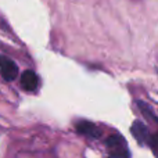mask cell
I'll list each match as a JSON object with an SVG mask.
<instances>
[{
    "label": "cell",
    "mask_w": 158,
    "mask_h": 158,
    "mask_svg": "<svg viewBox=\"0 0 158 158\" xmlns=\"http://www.w3.org/2000/svg\"><path fill=\"white\" fill-rule=\"evenodd\" d=\"M107 148H108L110 157L108 158H131V153L128 150L126 142L122 136L114 135L106 140Z\"/></svg>",
    "instance_id": "6da1fadb"
},
{
    "label": "cell",
    "mask_w": 158,
    "mask_h": 158,
    "mask_svg": "<svg viewBox=\"0 0 158 158\" xmlns=\"http://www.w3.org/2000/svg\"><path fill=\"white\" fill-rule=\"evenodd\" d=\"M131 132H132V135H133V137L142 146L148 144V146H151V147H154L156 137H154L153 135L148 132L147 126H146L143 122H140V121L133 122V125H132V128H131Z\"/></svg>",
    "instance_id": "7a4b0ae2"
},
{
    "label": "cell",
    "mask_w": 158,
    "mask_h": 158,
    "mask_svg": "<svg viewBox=\"0 0 158 158\" xmlns=\"http://www.w3.org/2000/svg\"><path fill=\"white\" fill-rule=\"evenodd\" d=\"M0 72H2L3 78L7 82H11L17 78L18 75V67L15 65L14 61L7 58L6 56H0Z\"/></svg>",
    "instance_id": "3957f363"
},
{
    "label": "cell",
    "mask_w": 158,
    "mask_h": 158,
    "mask_svg": "<svg viewBox=\"0 0 158 158\" xmlns=\"http://www.w3.org/2000/svg\"><path fill=\"white\" fill-rule=\"evenodd\" d=\"M77 131L81 135H85V136H89V137H98L100 136V129H98L94 123L87 122V121L78 122Z\"/></svg>",
    "instance_id": "277c9868"
},
{
    "label": "cell",
    "mask_w": 158,
    "mask_h": 158,
    "mask_svg": "<svg viewBox=\"0 0 158 158\" xmlns=\"http://www.w3.org/2000/svg\"><path fill=\"white\" fill-rule=\"evenodd\" d=\"M21 86L28 92H33L38 87V77L33 71H25L21 78Z\"/></svg>",
    "instance_id": "5b68a950"
},
{
    "label": "cell",
    "mask_w": 158,
    "mask_h": 158,
    "mask_svg": "<svg viewBox=\"0 0 158 158\" xmlns=\"http://www.w3.org/2000/svg\"><path fill=\"white\" fill-rule=\"evenodd\" d=\"M137 106L140 107V110H142V112H143L144 117H147L148 119H151L153 122H157V117H156V114L153 112V110L150 108V106H147V104L143 103V101H137Z\"/></svg>",
    "instance_id": "8992f818"
}]
</instances>
